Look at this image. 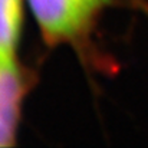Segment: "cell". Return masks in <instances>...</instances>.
Returning <instances> with one entry per match:
<instances>
[{
	"label": "cell",
	"mask_w": 148,
	"mask_h": 148,
	"mask_svg": "<svg viewBox=\"0 0 148 148\" xmlns=\"http://www.w3.org/2000/svg\"><path fill=\"white\" fill-rule=\"evenodd\" d=\"M25 89V79L16 62L0 60V147L14 144Z\"/></svg>",
	"instance_id": "2"
},
{
	"label": "cell",
	"mask_w": 148,
	"mask_h": 148,
	"mask_svg": "<svg viewBox=\"0 0 148 148\" xmlns=\"http://www.w3.org/2000/svg\"><path fill=\"white\" fill-rule=\"evenodd\" d=\"M22 26L20 0H0V60L13 62Z\"/></svg>",
	"instance_id": "3"
},
{
	"label": "cell",
	"mask_w": 148,
	"mask_h": 148,
	"mask_svg": "<svg viewBox=\"0 0 148 148\" xmlns=\"http://www.w3.org/2000/svg\"><path fill=\"white\" fill-rule=\"evenodd\" d=\"M49 43L73 40L84 35L108 0H29Z\"/></svg>",
	"instance_id": "1"
}]
</instances>
